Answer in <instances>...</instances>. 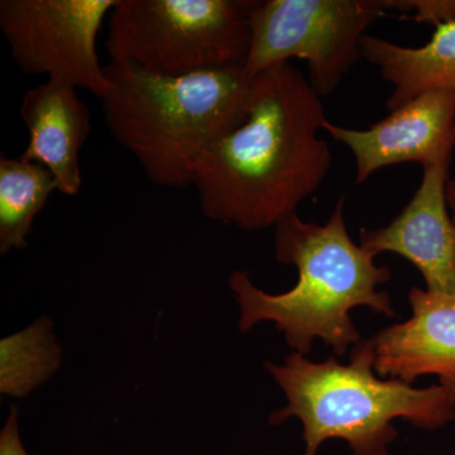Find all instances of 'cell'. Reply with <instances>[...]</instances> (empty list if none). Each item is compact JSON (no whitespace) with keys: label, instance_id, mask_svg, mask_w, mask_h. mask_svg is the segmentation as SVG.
Instances as JSON below:
<instances>
[{"label":"cell","instance_id":"cell-1","mask_svg":"<svg viewBox=\"0 0 455 455\" xmlns=\"http://www.w3.org/2000/svg\"><path fill=\"white\" fill-rule=\"evenodd\" d=\"M322 97L287 62L256 75L242 124L204 151L193 185L203 214L247 232L276 227L322 187L331 147Z\"/></svg>","mask_w":455,"mask_h":455},{"label":"cell","instance_id":"cell-2","mask_svg":"<svg viewBox=\"0 0 455 455\" xmlns=\"http://www.w3.org/2000/svg\"><path fill=\"white\" fill-rule=\"evenodd\" d=\"M344 203V197L338 200L324 226L307 223L295 212L275 227L276 259L299 272L290 291L271 295L254 286L247 271L230 275L242 333L271 322L296 353L309 355L319 338L335 355H344L362 340L350 310L368 307L386 316L396 315L390 295L377 291V286L390 281V269L377 266L376 254L352 241Z\"/></svg>","mask_w":455,"mask_h":455},{"label":"cell","instance_id":"cell-3","mask_svg":"<svg viewBox=\"0 0 455 455\" xmlns=\"http://www.w3.org/2000/svg\"><path fill=\"white\" fill-rule=\"evenodd\" d=\"M106 74L108 130L158 187L193 185L200 156L247 116L252 79L244 65L163 76L110 61Z\"/></svg>","mask_w":455,"mask_h":455},{"label":"cell","instance_id":"cell-4","mask_svg":"<svg viewBox=\"0 0 455 455\" xmlns=\"http://www.w3.org/2000/svg\"><path fill=\"white\" fill-rule=\"evenodd\" d=\"M266 370L283 388L287 405L269 415V424L298 418L304 427L305 455H316L328 439H343L353 455H390L397 438L395 419L435 430L455 419V398L443 386L414 388L400 379L374 374L372 339L353 347L348 364L333 357L314 363L293 352L283 366Z\"/></svg>","mask_w":455,"mask_h":455},{"label":"cell","instance_id":"cell-5","mask_svg":"<svg viewBox=\"0 0 455 455\" xmlns=\"http://www.w3.org/2000/svg\"><path fill=\"white\" fill-rule=\"evenodd\" d=\"M252 2L118 0L108 17L110 61L163 76L244 65Z\"/></svg>","mask_w":455,"mask_h":455},{"label":"cell","instance_id":"cell-6","mask_svg":"<svg viewBox=\"0 0 455 455\" xmlns=\"http://www.w3.org/2000/svg\"><path fill=\"white\" fill-rule=\"evenodd\" d=\"M388 11V0L252 2L244 73L253 79L290 60H304L311 85L320 97H328L362 59L361 41L368 27Z\"/></svg>","mask_w":455,"mask_h":455},{"label":"cell","instance_id":"cell-7","mask_svg":"<svg viewBox=\"0 0 455 455\" xmlns=\"http://www.w3.org/2000/svg\"><path fill=\"white\" fill-rule=\"evenodd\" d=\"M118 0H2L0 31L25 74L88 90L101 99L112 83L97 38Z\"/></svg>","mask_w":455,"mask_h":455},{"label":"cell","instance_id":"cell-8","mask_svg":"<svg viewBox=\"0 0 455 455\" xmlns=\"http://www.w3.org/2000/svg\"><path fill=\"white\" fill-rule=\"evenodd\" d=\"M323 130L355 156L357 184L394 164L416 163L423 169L451 164L455 148V92L433 90L418 95L367 130L329 121Z\"/></svg>","mask_w":455,"mask_h":455},{"label":"cell","instance_id":"cell-9","mask_svg":"<svg viewBox=\"0 0 455 455\" xmlns=\"http://www.w3.org/2000/svg\"><path fill=\"white\" fill-rule=\"evenodd\" d=\"M449 166L423 169L420 187L388 226L361 230V245L374 254L392 252L423 275L427 290L455 296V226L449 212Z\"/></svg>","mask_w":455,"mask_h":455},{"label":"cell","instance_id":"cell-10","mask_svg":"<svg viewBox=\"0 0 455 455\" xmlns=\"http://www.w3.org/2000/svg\"><path fill=\"white\" fill-rule=\"evenodd\" d=\"M409 301L412 316L372 338L374 371L409 385L438 377L455 398V296L412 287Z\"/></svg>","mask_w":455,"mask_h":455},{"label":"cell","instance_id":"cell-11","mask_svg":"<svg viewBox=\"0 0 455 455\" xmlns=\"http://www.w3.org/2000/svg\"><path fill=\"white\" fill-rule=\"evenodd\" d=\"M76 90L47 80L27 90L20 104L29 142L20 157L50 170L57 191L66 196H76L82 190L80 151L92 130V114Z\"/></svg>","mask_w":455,"mask_h":455},{"label":"cell","instance_id":"cell-12","mask_svg":"<svg viewBox=\"0 0 455 455\" xmlns=\"http://www.w3.org/2000/svg\"><path fill=\"white\" fill-rule=\"evenodd\" d=\"M361 50L362 59L394 86L386 100L390 112L427 92H455V23L435 27L431 40L420 47L364 35Z\"/></svg>","mask_w":455,"mask_h":455},{"label":"cell","instance_id":"cell-13","mask_svg":"<svg viewBox=\"0 0 455 455\" xmlns=\"http://www.w3.org/2000/svg\"><path fill=\"white\" fill-rule=\"evenodd\" d=\"M55 190V178L42 164L0 157V253L28 247L33 221Z\"/></svg>","mask_w":455,"mask_h":455},{"label":"cell","instance_id":"cell-14","mask_svg":"<svg viewBox=\"0 0 455 455\" xmlns=\"http://www.w3.org/2000/svg\"><path fill=\"white\" fill-rule=\"evenodd\" d=\"M62 348L53 322L44 315L0 341V394L23 398L59 371Z\"/></svg>","mask_w":455,"mask_h":455},{"label":"cell","instance_id":"cell-15","mask_svg":"<svg viewBox=\"0 0 455 455\" xmlns=\"http://www.w3.org/2000/svg\"><path fill=\"white\" fill-rule=\"evenodd\" d=\"M391 11L412 13V20L435 27L455 23V0H388Z\"/></svg>","mask_w":455,"mask_h":455},{"label":"cell","instance_id":"cell-16","mask_svg":"<svg viewBox=\"0 0 455 455\" xmlns=\"http://www.w3.org/2000/svg\"><path fill=\"white\" fill-rule=\"evenodd\" d=\"M20 410L12 406L4 427L0 431V455H41L31 454L23 445L20 433Z\"/></svg>","mask_w":455,"mask_h":455},{"label":"cell","instance_id":"cell-17","mask_svg":"<svg viewBox=\"0 0 455 455\" xmlns=\"http://www.w3.org/2000/svg\"><path fill=\"white\" fill-rule=\"evenodd\" d=\"M447 197L449 212H451V220H453L455 226V181L449 180L447 185Z\"/></svg>","mask_w":455,"mask_h":455}]
</instances>
